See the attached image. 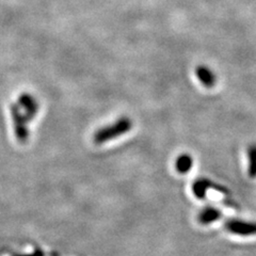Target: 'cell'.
<instances>
[{
    "label": "cell",
    "mask_w": 256,
    "mask_h": 256,
    "mask_svg": "<svg viewBox=\"0 0 256 256\" xmlns=\"http://www.w3.org/2000/svg\"><path fill=\"white\" fill-rule=\"evenodd\" d=\"M194 166V158L189 154H182L175 160V169L180 174H187Z\"/></svg>",
    "instance_id": "obj_8"
},
{
    "label": "cell",
    "mask_w": 256,
    "mask_h": 256,
    "mask_svg": "<svg viewBox=\"0 0 256 256\" xmlns=\"http://www.w3.org/2000/svg\"><path fill=\"white\" fill-rule=\"evenodd\" d=\"M18 104L29 121H32L38 114L40 104L34 96L30 93H22L18 100Z\"/></svg>",
    "instance_id": "obj_3"
},
{
    "label": "cell",
    "mask_w": 256,
    "mask_h": 256,
    "mask_svg": "<svg viewBox=\"0 0 256 256\" xmlns=\"http://www.w3.org/2000/svg\"><path fill=\"white\" fill-rule=\"evenodd\" d=\"M222 217V212L218 208L212 206H207L200 212L198 216V221L202 224V226H208L219 220Z\"/></svg>",
    "instance_id": "obj_6"
},
{
    "label": "cell",
    "mask_w": 256,
    "mask_h": 256,
    "mask_svg": "<svg viewBox=\"0 0 256 256\" xmlns=\"http://www.w3.org/2000/svg\"><path fill=\"white\" fill-rule=\"evenodd\" d=\"M226 228L232 234L238 236L256 235V222H246L242 220H228Z\"/></svg>",
    "instance_id": "obj_4"
},
{
    "label": "cell",
    "mask_w": 256,
    "mask_h": 256,
    "mask_svg": "<svg viewBox=\"0 0 256 256\" xmlns=\"http://www.w3.org/2000/svg\"><path fill=\"white\" fill-rule=\"evenodd\" d=\"M216 185L212 184L210 180L207 178H198L196 180L194 184H192V192L196 198L203 200L205 198L206 192L208 191V189H212L214 188Z\"/></svg>",
    "instance_id": "obj_7"
},
{
    "label": "cell",
    "mask_w": 256,
    "mask_h": 256,
    "mask_svg": "<svg viewBox=\"0 0 256 256\" xmlns=\"http://www.w3.org/2000/svg\"><path fill=\"white\" fill-rule=\"evenodd\" d=\"M11 118L13 122V128L15 137L20 143H26L29 139V128L28 123L30 122L24 114L18 102H13L10 106Z\"/></svg>",
    "instance_id": "obj_2"
},
{
    "label": "cell",
    "mask_w": 256,
    "mask_h": 256,
    "mask_svg": "<svg viewBox=\"0 0 256 256\" xmlns=\"http://www.w3.org/2000/svg\"><path fill=\"white\" fill-rule=\"evenodd\" d=\"M248 175L250 178H256V143L250 144L246 148Z\"/></svg>",
    "instance_id": "obj_9"
},
{
    "label": "cell",
    "mask_w": 256,
    "mask_h": 256,
    "mask_svg": "<svg viewBox=\"0 0 256 256\" xmlns=\"http://www.w3.org/2000/svg\"><path fill=\"white\" fill-rule=\"evenodd\" d=\"M196 76L198 79V82L203 84V86L207 89H212L217 84V76H216L214 72L207 66L204 64H200L196 68Z\"/></svg>",
    "instance_id": "obj_5"
},
{
    "label": "cell",
    "mask_w": 256,
    "mask_h": 256,
    "mask_svg": "<svg viewBox=\"0 0 256 256\" xmlns=\"http://www.w3.org/2000/svg\"><path fill=\"white\" fill-rule=\"evenodd\" d=\"M132 121L128 116L116 118L114 123L98 128L93 134V142L96 146H102L109 141L121 138L125 134L130 132L132 128Z\"/></svg>",
    "instance_id": "obj_1"
},
{
    "label": "cell",
    "mask_w": 256,
    "mask_h": 256,
    "mask_svg": "<svg viewBox=\"0 0 256 256\" xmlns=\"http://www.w3.org/2000/svg\"><path fill=\"white\" fill-rule=\"evenodd\" d=\"M20 256H36V255H34V254H32V255H20Z\"/></svg>",
    "instance_id": "obj_10"
}]
</instances>
